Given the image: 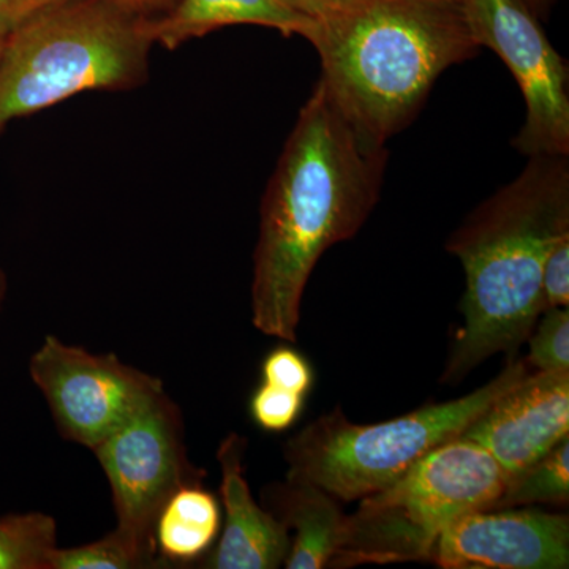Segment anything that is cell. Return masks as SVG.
Returning <instances> with one entry per match:
<instances>
[{
  "instance_id": "obj_1",
  "label": "cell",
  "mask_w": 569,
  "mask_h": 569,
  "mask_svg": "<svg viewBox=\"0 0 569 569\" xmlns=\"http://www.w3.org/2000/svg\"><path fill=\"white\" fill-rule=\"evenodd\" d=\"M387 163V144L359 132L318 81L261 203L252 283L258 331L298 340L302 296L318 260L361 230L380 198Z\"/></svg>"
},
{
  "instance_id": "obj_9",
  "label": "cell",
  "mask_w": 569,
  "mask_h": 569,
  "mask_svg": "<svg viewBox=\"0 0 569 569\" xmlns=\"http://www.w3.org/2000/svg\"><path fill=\"white\" fill-rule=\"evenodd\" d=\"M479 47L496 51L515 74L526 122L512 140L523 156H569L568 63L538 18L519 0H466Z\"/></svg>"
},
{
  "instance_id": "obj_11",
  "label": "cell",
  "mask_w": 569,
  "mask_h": 569,
  "mask_svg": "<svg viewBox=\"0 0 569 569\" xmlns=\"http://www.w3.org/2000/svg\"><path fill=\"white\" fill-rule=\"evenodd\" d=\"M463 437L515 477L569 438V372L529 373L498 397Z\"/></svg>"
},
{
  "instance_id": "obj_12",
  "label": "cell",
  "mask_w": 569,
  "mask_h": 569,
  "mask_svg": "<svg viewBox=\"0 0 569 569\" xmlns=\"http://www.w3.org/2000/svg\"><path fill=\"white\" fill-rule=\"evenodd\" d=\"M247 440L231 432L217 449L224 509L222 538L216 550L201 559L209 569H276L290 552V530L257 503L244 475Z\"/></svg>"
},
{
  "instance_id": "obj_19",
  "label": "cell",
  "mask_w": 569,
  "mask_h": 569,
  "mask_svg": "<svg viewBox=\"0 0 569 569\" xmlns=\"http://www.w3.org/2000/svg\"><path fill=\"white\" fill-rule=\"evenodd\" d=\"M527 365L537 372H569V310L553 307L542 312L529 337Z\"/></svg>"
},
{
  "instance_id": "obj_3",
  "label": "cell",
  "mask_w": 569,
  "mask_h": 569,
  "mask_svg": "<svg viewBox=\"0 0 569 569\" xmlns=\"http://www.w3.org/2000/svg\"><path fill=\"white\" fill-rule=\"evenodd\" d=\"M307 40L332 102L378 144L417 118L445 70L481 50L466 0H356Z\"/></svg>"
},
{
  "instance_id": "obj_27",
  "label": "cell",
  "mask_w": 569,
  "mask_h": 569,
  "mask_svg": "<svg viewBox=\"0 0 569 569\" xmlns=\"http://www.w3.org/2000/svg\"><path fill=\"white\" fill-rule=\"evenodd\" d=\"M3 295H6V280H3L2 272H0V305H2Z\"/></svg>"
},
{
  "instance_id": "obj_26",
  "label": "cell",
  "mask_w": 569,
  "mask_h": 569,
  "mask_svg": "<svg viewBox=\"0 0 569 569\" xmlns=\"http://www.w3.org/2000/svg\"><path fill=\"white\" fill-rule=\"evenodd\" d=\"M519 2L537 18L548 17L550 6H552V0H519Z\"/></svg>"
},
{
  "instance_id": "obj_10",
  "label": "cell",
  "mask_w": 569,
  "mask_h": 569,
  "mask_svg": "<svg viewBox=\"0 0 569 569\" xmlns=\"http://www.w3.org/2000/svg\"><path fill=\"white\" fill-rule=\"evenodd\" d=\"M433 563L445 569H567L569 518L541 509H478L452 520Z\"/></svg>"
},
{
  "instance_id": "obj_21",
  "label": "cell",
  "mask_w": 569,
  "mask_h": 569,
  "mask_svg": "<svg viewBox=\"0 0 569 569\" xmlns=\"http://www.w3.org/2000/svg\"><path fill=\"white\" fill-rule=\"evenodd\" d=\"M263 383L307 396L313 387V369L295 348L279 347L261 365Z\"/></svg>"
},
{
  "instance_id": "obj_23",
  "label": "cell",
  "mask_w": 569,
  "mask_h": 569,
  "mask_svg": "<svg viewBox=\"0 0 569 569\" xmlns=\"http://www.w3.org/2000/svg\"><path fill=\"white\" fill-rule=\"evenodd\" d=\"M66 0H0V37H9L41 11Z\"/></svg>"
},
{
  "instance_id": "obj_8",
  "label": "cell",
  "mask_w": 569,
  "mask_h": 569,
  "mask_svg": "<svg viewBox=\"0 0 569 569\" xmlns=\"http://www.w3.org/2000/svg\"><path fill=\"white\" fill-rule=\"evenodd\" d=\"M29 376L47 399L66 440L96 449L127 419L164 392L160 378L47 336L29 361Z\"/></svg>"
},
{
  "instance_id": "obj_25",
  "label": "cell",
  "mask_w": 569,
  "mask_h": 569,
  "mask_svg": "<svg viewBox=\"0 0 569 569\" xmlns=\"http://www.w3.org/2000/svg\"><path fill=\"white\" fill-rule=\"evenodd\" d=\"M111 2L118 3V6L123 7V9L132 11V13L138 14V17L153 20V18H159L168 13L179 0H111Z\"/></svg>"
},
{
  "instance_id": "obj_18",
  "label": "cell",
  "mask_w": 569,
  "mask_h": 569,
  "mask_svg": "<svg viewBox=\"0 0 569 569\" xmlns=\"http://www.w3.org/2000/svg\"><path fill=\"white\" fill-rule=\"evenodd\" d=\"M171 568L160 556L146 552L118 530L74 548H59L52 569H160Z\"/></svg>"
},
{
  "instance_id": "obj_15",
  "label": "cell",
  "mask_w": 569,
  "mask_h": 569,
  "mask_svg": "<svg viewBox=\"0 0 569 569\" xmlns=\"http://www.w3.org/2000/svg\"><path fill=\"white\" fill-rule=\"evenodd\" d=\"M222 529L219 500L203 485L183 486L156 523L157 552L170 567L194 563L211 550Z\"/></svg>"
},
{
  "instance_id": "obj_24",
  "label": "cell",
  "mask_w": 569,
  "mask_h": 569,
  "mask_svg": "<svg viewBox=\"0 0 569 569\" xmlns=\"http://www.w3.org/2000/svg\"><path fill=\"white\" fill-rule=\"evenodd\" d=\"M288 7L316 22L331 20L350 9L356 0H282Z\"/></svg>"
},
{
  "instance_id": "obj_14",
  "label": "cell",
  "mask_w": 569,
  "mask_h": 569,
  "mask_svg": "<svg viewBox=\"0 0 569 569\" xmlns=\"http://www.w3.org/2000/svg\"><path fill=\"white\" fill-rule=\"evenodd\" d=\"M234 24L264 26L307 39L316 21L282 0H179L168 13L149 20V32L153 43L174 50L187 40Z\"/></svg>"
},
{
  "instance_id": "obj_13",
  "label": "cell",
  "mask_w": 569,
  "mask_h": 569,
  "mask_svg": "<svg viewBox=\"0 0 569 569\" xmlns=\"http://www.w3.org/2000/svg\"><path fill=\"white\" fill-rule=\"evenodd\" d=\"M264 507L291 535L288 569L331 567L346 537L347 515L331 493L305 481L284 479L268 486Z\"/></svg>"
},
{
  "instance_id": "obj_22",
  "label": "cell",
  "mask_w": 569,
  "mask_h": 569,
  "mask_svg": "<svg viewBox=\"0 0 569 569\" xmlns=\"http://www.w3.org/2000/svg\"><path fill=\"white\" fill-rule=\"evenodd\" d=\"M541 296L545 312L553 307L569 305V233L561 236L546 258Z\"/></svg>"
},
{
  "instance_id": "obj_5",
  "label": "cell",
  "mask_w": 569,
  "mask_h": 569,
  "mask_svg": "<svg viewBox=\"0 0 569 569\" xmlns=\"http://www.w3.org/2000/svg\"><path fill=\"white\" fill-rule=\"evenodd\" d=\"M527 376V361L508 358L505 369L477 391L376 425H355L337 407L284 443L287 479L316 485L339 501L361 500L387 488L427 452L462 436Z\"/></svg>"
},
{
  "instance_id": "obj_7",
  "label": "cell",
  "mask_w": 569,
  "mask_h": 569,
  "mask_svg": "<svg viewBox=\"0 0 569 569\" xmlns=\"http://www.w3.org/2000/svg\"><path fill=\"white\" fill-rule=\"evenodd\" d=\"M183 437L181 408L163 392L92 449L110 482L114 530L153 556L167 501L183 486L203 485L206 473L189 459Z\"/></svg>"
},
{
  "instance_id": "obj_28",
  "label": "cell",
  "mask_w": 569,
  "mask_h": 569,
  "mask_svg": "<svg viewBox=\"0 0 569 569\" xmlns=\"http://www.w3.org/2000/svg\"><path fill=\"white\" fill-rule=\"evenodd\" d=\"M7 37H0V54H2L3 47H6Z\"/></svg>"
},
{
  "instance_id": "obj_4",
  "label": "cell",
  "mask_w": 569,
  "mask_h": 569,
  "mask_svg": "<svg viewBox=\"0 0 569 569\" xmlns=\"http://www.w3.org/2000/svg\"><path fill=\"white\" fill-rule=\"evenodd\" d=\"M148 18L111 0H66L10 33L0 54V130L11 119L96 89L144 81Z\"/></svg>"
},
{
  "instance_id": "obj_16",
  "label": "cell",
  "mask_w": 569,
  "mask_h": 569,
  "mask_svg": "<svg viewBox=\"0 0 569 569\" xmlns=\"http://www.w3.org/2000/svg\"><path fill=\"white\" fill-rule=\"evenodd\" d=\"M58 523L44 512L0 518V569H52Z\"/></svg>"
},
{
  "instance_id": "obj_17",
  "label": "cell",
  "mask_w": 569,
  "mask_h": 569,
  "mask_svg": "<svg viewBox=\"0 0 569 569\" xmlns=\"http://www.w3.org/2000/svg\"><path fill=\"white\" fill-rule=\"evenodd\" d=\"M569 438L533 466L508 478L503 492L489 509L518 508L533 503H568Z\"/></svg>"
},
{
  "instance_id": "obj_20",
  "label": "cell",
  "mask_w": 569,
  "mask_h": 569,
  "mask_svg": "<svg viewBox=\"0 0 569 569\" xmlns=\"http://www.w3.org/2000/svg\"><path fill=\"white\" fill-rule=\"evenodd\" d=\"M305 399L298 392L261 383L250 399V415L261 429L283 432L301 417Z\"/></svg>"
},
{
  "instance_id": "obj_2",
  "label": "cell",
  "mask_w": 569,
  "mask_h": 569,
  "mask_svg": "<svg viewBox=\"0 0 569 569\" xmlns=\"http://www.w3.org/2000/svg\"><path fill=\"white\" fill-rule=\"evenodd\" d=\"M569 156H535L522 173L479 204L449 236L466 272L463 326L441 383H458L505 353L515 358L545 312L546 258L569 233Z\"/></svg>"
},
{
  "instance_id": "obj_6",
  "label": "cell",
  "mask_w": 569,
  "mask_h": 569,
  "mask_svg": "<svg viewBox=\"0 0 569 569\" xmlns=\"http://www.w3.org/2000/svg\"><path fill=\"white\" fill-rule=\"evenodd\" d=\"M507 471L488 449L460 436L413 463L387 488L361 498L347 516L332 568L433 561L438 539L452 522L496 503Z\"/></svg>"
}]
</instances>
